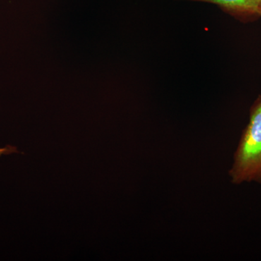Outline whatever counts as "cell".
Here are the masks:
<instances>
[{
	"mask_svg": "<svg viewBox=\"0 0 261 261\" xmlns=\"http://www.w3.org/2000/svg\"><path fill=\"white\" fill-rule=\"evenodd\" d=\"M260 15H261V0H260Z\"/></svg>",
	"mask_w": 261,
	"mask_h": 261,
	"instance_id": "obj_4",
	"label": "cell"
},
{
	"mask_svg": "<svg viewBox=\"0 0 261 261\" xmlns=\"http://www.w3.org/2000/svg\"><path fill=\"white\" fill-rule=\"evenodd\" d=\"M229 174L236 185L261 184V97L250 110V121L242 135Z\"/></svg>",
	"mask_w": 261,
	"mask_h": 261,
	"instance_id": "obj_1",
	"label": "cell"
},
{
	"mask_svg": "<svg viewBox=\"0 0 261 261\" xmlns=\"http://www.w3.org/2000/svg\"><path fill=\"white\" fill-rule=\"evenodd\" d=\"M16 152V149L14 147H6L4 148H0V156L3 154H8Z\"/></svg>",
	"mask_w": 261,
	"mask_h": 261,
	"instance_id": "obj_3",
	"label": "cell"
},
{
	"mask_svg": "<svg viewBox=\"0 0 261 261\" xmlns=\"http://www.w3.org/2000/svg\"><path fill=\"white\" fill-rule=\"evenodd\" d=\"M217 5L226 13L243 22L261 17L260 0H192Z\"/></svg>",
	"mask_w": 261,
	"mask_h": 261,
	"instance_id": "obj_2",
	"label": "cell"
}]
</instances>
